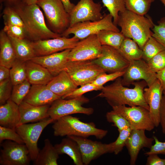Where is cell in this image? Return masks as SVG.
Here are the masks:
<instances>
[{"label": "cell", "mask_w": 165, "mask_h": 165, "mask_svg": "<svg viewBox=\"0 0 165 165\" xmlns=\"http://www.w3.org/2000/svg\"><path fill=\"white\" fill-rule=\"evenodd\" d=\"M112 84L103 86L97 97L105 98L112 107L127 105L129 106H139L149 110L144 94V88L147 86L144 80L133 83L134 87L129 88L124 86L119 77Z\"/></svg>", "instance_id": "cell-1"}, {"label": "cell", "mask_w": 165, "mask_h": 165, "mask_svg": "<svg viewBox=\"0 0 165 165\" xmlns=\"http://www.w3.org/2000/svg\"><path fill=\"white\" fill-rule=\"evenodd\" d=\"M13 6L24 23L27 35L31 41L54 38L62 36L47 26L43 14L37 4L26 5L20 3Z\"/></svg>", "instance_id": "cell-2"}, {"label": "cell", "mask_w": 165, "mask_h": 165, "mask_svg": "<svg viewBox=\"0 0 165 165\" xmlns=\"http://www.w3.org/2000/svg\"><path fill=\"white\" fill-rule=\"evenodd\" d=\"M154 25L149 16L139 15L127 9L119 13L117 23L125 37L133 40L142 50L152 36L151 29Z\"/></svg>", "instance_id": "cell-3"}, {"label": "cell", "mask_w": 165, "mask_h": 165, "mask_svg": "<svg viewBox=\"0 0 165 165\" xmlns=\"http://www.w3.org/2000/svg\"><path fill=\"white\" fill-rule=\"evenodd\" d=\"M52 127L56 136L73 135L87 138L93 136L101 139L108 132L106 130L97 128L93 122H84L71 115L58 119L55 121Z\"/></svg>", "instance_id": "cell-4"}, {"label": "cell", "mask_w": 165, "mask_h": 165, "mask_svg": "<svg viewBox=\"0 0 165 165\" xmlns=\"http://www.w3.org/2000/svg\"><path fill=\"white\" fill-rule=\"evenodd\" d=\"M36 4L43 10L51 30L61 34L69 27V14L61 0H38Z\"/></svg>", "instance_id": "cell-5"}, {"label": "cell", "mask_w": 165, "mask_h": 165, "mask_svg": "<svg viewBox=\"0 0 165 165\" xmlns=\"http://www.w3.org/2000/svg\"><path fill=\"white\" fill-rule=\"evenodd\" d=\"M63 70L78 86L91 83L99 75L106 72L93 60L68 61Z\"/></svg>", "instance_id": "cell-6"}, {"label": "cell", "mask_w": 165, "mask_h": 165, "mask_svg": "<svg viewBox=\"0 0 165 165\" xmlns=\"http://www.w3.org/2000/svg\"><path fill=\"white\" fill-rule=\"evenodd\" d=\"M104 30L120 32L113 23L112 16L109 14H105L103 17L98 20L86 21L77 23L69 27L61 36L67 37L72 34L80 40L93 35H97Z\"/></svg>", "instance_id": "cell-7"}, {"label": "cell", "mask_w": 165, "mask_h": 165, "mask_svg": "<svg viewBox=\"0 0 165 165\" xmlns=\"http://www.w3.org/2000/svg\"><path fill=\"white\" fill-rule=\"evenodd\" d=\"M89 100L83 96L66 100L61 97L54 101L50 105L48 113L50 117L54 121L67 115L81 113L90 115L94 112L92 108L82 106Z\"/></svg>", "instance_id": "cell-8"}, {"label": "cell", "mask_w": 165, "mask_h": 165, "mask_svg": "<svg viewBox=\"0 0 165 165\" xmlns=\"http://www.w3.org/2000/svg\"><path fill=\"white\" fill-rule=\"evenodd\" d=\"M55 121L49 117L36 123L19 125L15 128L28 148L31 160L34 161L36 159L40 151L38 142L42 131L48 125Z\"/></svg>", "instance_id": "cell-9"}, {"label": "cell", "mask_w": 165, "mask_h": 165, "mask_svg": "<svg viewBox=\"0 0 165 165\" xmlns=\"http://www.w3.org/2000/svg\"><path fill=\"white\" fill-rule=\"evenodd\" d=\"M112 109L123 117L129 123L132 130L150 131L155 127L149 111L139 106L127 107L126 105L112 107Z\"/></svg>", "instance_id": "cell-10"}, {"label": "cell", "mask_w": 165, "mask_h": 165, "mask_svg": "<svg viewBox=\"0 0 165 165\" xmlns=\"http://www.w3.org/2000/svg\"><path fill=\"white\" fill-rule=\"evenodd\" d=\"M102 45L97 35H93L80 40L71 49L68 61L92 60L99 57L101 54Z\"/></svg>", "instance_id": "cell-11"}, {"label": "cell", "mask_w": 165, "mask_h": 165, "mask_svg": "<svg viewBox=\"0 0 165 165\" xmlns=\"http://www.w3.org/2000/svg\"><path fill=\"white\" fill-rule=\"evenodd\" d=\"M0 164L28 165L31 160L28 148L24 144L8 140L2 144Z\"/></svg>", "instance_id": "cell-12"}, {"label": "cell", "mask_w": 165, "mask_h": 165, "mask_svg": "<svg viewBox=\"0 0 165 165\" xmlns=\"http://www.w3.org/2000/svg\"><path fill=\"white\" fill-rule=\"evenodd\" d=\"M156 74L142 59L131 61L122 76V83L124 86H129L135 81L141 79L149 87L157 79Z\"/></svg>", "instance_id": "cell-13"}, {"label": "cell", "mask_w": 165, "mask_h": 165, "mask_svg": "<svg viewBox=\"0 0 165 165\" xmlns=\"http://www.w3.org/2000/svg\"><path fill=\"white\" fill-rule=\"evenodd\" d=\"M102 7L99 3L93 0H80L69 13L70 25L86 21H95L102 19Z\"/></svg>", "instance_id": "cell-14"}, {"label": "cell", "mask_w": 165, "mask_h": 165, "mask_svg": "<svg viewBox=\"0 0 165 165\" xmlns=\"http://www.w3.org/2000/svg\"><path fill=\"white\" fill-rule=\"evenodd\" d=\"M80 40L75 36H65L37 41H31L36 57L50 54L68 49H72Z\"/></svg>", "instance_id": "cell-15"}, {"label": "cell", "mask_w": 165, "mask_h": 165, "mask_svg": "<svg viewBox=\"0 0 165 165\" xmlns=\"http://www.w3.org/2000/svg\"><path fill=\"white\" fill-rule=\"evenodd\" d=\"M93 61L105 72L110 73L125 71L129 64L118 50L106 45L102 46L101 56Z\"/></svg>", "instance_id": "cell-16"}, {"label": "cell", "mask_w": 165, "mask_h": 165, "mask_svg": "<svg viewBox=\"0 0 165 165\" xmlns=\"http://www.w3.org/2000/svg\"><path fill=\"white\" fill-rule=\"evenodd\" d=\"M75 141L79 146L83 165H88L91 162L101 155L112 153L111 143L103 144L93 141L87 138L75 136H68Z\"/></svg>", "instance_id": "cell-17"}, {"label": "cell", "mask_w": 165, "mask_h": 165, "mask_svg": "<svg viewBox=\"0 0 165 165\" xmlns=\"http://www.w3.org/2000/svg\"><path fill=\"white\" fill-rule=\"evenodd\" d=\"M163 90L159 80L144 90L145 100L149 107L151 118L155 127L160 124V111Z\"/></svg>", "instance_id": "cell-18"}, {"label": "cell", "mask_w": 165, "mask_h": 165, "mask_svg": "<svg viewBox=\"0 0 165 165\" xmlns=\"http://www.w3.org/2000/svg\"><path fill=\"white\" fill-rule=\"evenodd\" d=\"M144 130L133 129L126 142L125 146L130 156V164L135 165L140 150L144 148H150L154 140L149 138Z\"/></svg>", "instance_id": "cell-19"}, {"label": "cell", "mask_w": 165, "mask_h": 165, "mask_svg": "<svg viewBox=\"0 0 165 165\" xmlns=\"http://www.w3.org/2000/svg\"><path fill=\"white\" fill-rule=\"evenodd\" d=\"M71 49L50 54L35 57L31 60L47 69L54 77L63 70Z\"/></svg>", "instance_id": "cell-20"}, {"label": "cell", "mask_w": 165, "mask_h": 165, "mask_svg": "<svg viewBox=\"0 0 165 165\" xmlns=\"http://www.w3.org/2000/svg\"><path fill=\"white\" fill-rule=\"evenodd\" d=\"M61 97L52 92L46 85H32L23 101L31 105L41 106L51 105Z\"/></svg>", "instance_id": "cell-21"}, {"label": "cell", "mask_w": 165, "mask_h": 165, "mask_svg": "<svg viewBox=\"0 0 165 165\" xmlns=\"http://www.w3.org/2000/svg\"><path fill=\"white\" fill-rule=\"evenodd\" d=\"M19 106L21 117L18 126L50 117L48 111L50 105L36 106L23 101Z\"/></svg>", "instance_id": "cell-22"}, {"label": "cell", "mask_w": 165, "mask_h": 165, "mask_svg": "<svg viewBox=\"0 0 165 165\" xmlns=\"http://www.w3.org/2000/svg\"><path fill=\"white\" fill-rule=\"evenodd\" d=\"M19 105L9 99L0 106V126L15 129L20 120Z\"/></svg>", "instance_id": "cell-23"}, {"label": "cell", "mask_w": 165, "mask_h": 165, "mask_svg": "<svg viewBox=\"0 0 165 165\" xmlns=\"http://www.w3.org/2000/svg\"><path fill=\"white\" fill-rule=\"evenodd\" d=\"M46 86L54 94L61 97L71 93L78 86L64 70L53 77Z\"/></svg>", "instance_id": "cell-24"}, {"label": "cell", "mask_w": 165, "mask_h": 165, "mask_svg": "<svg viewBox=\"0 0 165 165\" xmlns=\"http://www.w3.org/2000/svg\"><path fill=\"white\" fill-rule=\"evenodd\" d=\"M25 64L27 79L31 85H47L54 77L47 69L31 60Z\"/></svg>", "instance_id": "cell-25"}, {"label": "cell", "mask_w": 165, "mask_h": 165, "mask_svg": "<svg viewBox=\"0 0 165 165\" xmlns=\"http://www.w3.org/2000/svg\"><path fill=\"white\" fill-rule=\"evenodd\" d=\"M16 59L10 39L2 29L0 32V65L10 69Z\"/></svg>", "instance_id": "cell-26"}, {"label": "cell", "mask_w": 165, "mask_h": 165, "mask_svg": "<svg viewBox=\"0 0 165 165\" xmlns=\"http://www.w3.org/2000/svg\"><path fill=\"white\" fill-rule=\"evenodd\" d=\"M59 155L66 154L73 160L76 165H83L82 155L77 142L67 136L63 138L61 142L54 145Z\"/></svg>", "instance_id": "cell-27"}, {"label": "cell", "mask_w": 165, "mask_h": 165, "mask_svg": "<svg viewBox=\"0 0 165 165\" xmlns=\"http://www.w3.org/2000/svg\"><path fill=\"white\" fill-rule=\"evenodd\" d=\"M44 145L40 150L36 159L34 161L35 165H57L59 155L54 146L49 139L44 141Z\"/></svg>", "instance_id": "cell-28"}, {"label": "cell", "mask_w": 165, "mask_h": 165, "mask_svg": "<svg viewBox=\"0 0 165 165\" xmlns=\"http://www.w3.org/2000/svg\"><path fill=\"white\" fill-rule=\"evenodd\" d=\"M14 48L17 59L24 61L36 57L31 41L9 36Z\"/></svg>", "instance_id": "cell-29"}, {"label": "cell", "mask_w": 165, "mask_h": 165, "mask_svg": "<svg viewBox=\"0 0 165 165\" xmlns=\"http://www.w3.org/2000/svg\"><path fill=\"white\" fill-rule=\"evenodd\" d=\"M121 55L129 62L142 59V50L132 39L125 38L118 50Z\"/></svg>", "instance_id": "cell-30"}, {"label": "cell", "mask_w": 165, "mask_h": 165, "mask_svg": "<svg viewBox=\"0 0 165 165\" xmlns=\"http://www.w3.org/2000/svg\"><path fill=\"white\" fill-rule=\"evenodd\" d=\"M98 39L102 45L111 46L119 50L125 38L120 32L112 30H102L97 34Z\"/></svg>", "instance_id": "cell-31"}, {"label": "cell", "mask_w": 165, "mask_h": 165, "mask_svg": "<svg viewBox=\"0 0 165 165\" xmlns=\"http://www.w3.org/2000/svg\"><path fill=\"white\" fill-rule=\"evenodd\" d=\"M25 62L16 59L10 69V78L13 85L27 79Z\"/></svg>", "instance_id": "cell-32"}, {"label": "cell", "mask_w": 165, "mask_h": 165, "mask_svg": "<svg viewBox=\"0 0 165 165\" xmlns=\"http://www.w3.org/2000/svg\"><path fill=\"white\" fill-rule=\"evenodd\" d=\"M165 50L163 47L152 36L146 41L142 50V59L147 63L160 52Z\"/></svg>", "instance_id": "cell-33"}, {"label": "cell", "mask_w": 165, "mask_h": 165, "mask_svg": "<svg viewBox=\"0 0 165 165\" xmlns=\"http://www.w3.org/2000/svg\"><path fill=\"white\" fill-rule=\"evenodd\" d=\"M155 0H124L127 9L141 15H145Z\"/></svg>", "instance_id": "cell-34"}, {"label": "cell", "mask_w": 165, "mask_h": 165, "mask_svg": "<svg viewBox=\"0 0 165 165\" xmlns=\"http://www.w3.org/2000/svg\"><path fill=\"white\" fill-rule=\"evenodd\" d=\"M103 6L106 7L109 13L112 16L114 24L117 23L120 12L127 9L124 0H102Z\"/></svg>", "instance_id": "cell-35"}, {"label": "cell", "mask_w": 165, "mask_h": 165, "mask_svg": "<svg viewBox=\"0 0 165 165\" xmlns=\"http://www.w3.org/2000/svg\"><path fill=\"white\" fill-rule=\"evenodd\" d=\"M31 85L27 79L21 83L13 85L11 99L19 105L28 93Z\"/></svg>", "instance_id": "cell-36"}, {"label": "cell", "mask_w": 165, "mask_h": 165, "mask_svg": "<svg viewBox=\"0 0 165 165\" xmlns=\"http://www.w3.org/2000/svg\"><path fill=\"white\" fill-rule=\"evenodd\" d=\"M3 17L5 25H16L24 28L22 19L13 6H7L5 8Z\"/></svg>", "instance_id": "cell-37"}, {"label": "cell", "mask_w": 165, "mask_h": 165, "mask_svg": "<svg viewBox=\"0 0 165 165\" xmlns=\"http://www.w3.org/2000/svg\"><path fill=\"white\" fill-rule=\"evenodd\" d=\"M132 130L130 127H128L119 131V134L117 138L111 143L112 153L117 155L122 151Z\"/></svg>", "instance_id": "cell-38"}, {"label": "cell", "mask_w": 165, "mask_h": 165, "mask_svg": "<svg viewBox=\"0 0 165 165\" xmlns=\"http://www.w3.org/2000/svg\"><path fill=\"white\" fill-rule=\"evenodd\" d=\"M106 117L108 122L113 123V125L117 128L118 131L126 128L130 127L128 121L113 110L106 113Z\"/></svg>", "instance_id": "cell-39"}, {"label": "cell", "mask_w": 165, "mask_h": 165, "mask_svg": "<svg viewBox=\"0 0 165 165\" xmlns=\"http://www.w3.org/2000/svg\"><path fill=\"white\" fill-rule=\"evenodd\" d=\"M5 140L12 141L20 144H24L15 129L0 126V143Z\"/></svg>", "instance_id": "cell-40"}, {"label": "cell", "mask_w": 165, "mask_h": 165, "mask_svg": "<svg viewBox=\"0 0 165 165\" xmlns=\"http://www.w3.org/2000/svg\"><path fill=\"white\" fill-rule=\"evenodd\" d=\"M103 87L96 86L92 83H89L77 88L71 93L64 96L63 99H70L75 98L83 95L84 94L93 90H101Z\"/></svg>", "instance_id": "cell-41"}, {"label": "cell", "mask_w": 165, "mask_h": 165, "mask_svg": "<svg viewBox=\"0 0 165 165\" xmlns=\"http://www.w3.org/2000/svg\"><path fill=\"white\" fill-rule=\"evenodd\" d=\"M152 36L158 42L165 50V17L161 18L152 29Z\"/></svg>", "instance_id": "cell-42"}, {"label": "cell", "mask_w": 165, "mask_h": 165, "mask_svg": "<svg viewBox=\"0 0 165 165\" xmlns=\"http://www.w3.org/2000/svg\"><path fill=\"white\" fill-rule=\"evenodd\" d=\"M147 63L151 69L156 73L165 68V50L155 55Z\"/></svg>", "instance_id": "cell-43"}, {"label": "cell", "mask_w": 165, "mask_h": 165, "mask_svg": "<svg viewBox=\"0 0 165 165\" xmlns=\"http://www.w3.org/2000/svg\"><path fill=\"white\" fill-rule=\"evenodd\" d=\"M13 86L10 78L0 82V105L10 98Z\"/></svg>", "instance_id": "cell-44"}, {"label": "cell", "mask_w": 165, "mask_h": 165, "mask_svg": "<svg viewBox=\"0 0 165 165\" xmlns=\"http://www.w3.org/2000/svg\"><path fill=\"white\" fill-rule=\"evenodd\" d=\"M125 71L118 72L109 74H107L105 72L99 75L91 83L97 86L103 87V85L107 82L122 77Z\"/></svg>", "instance_id": "cell-45"}, {"label": "cell", "mask_w": 165, "mask_h": 165, "mask_svg": "<svg viewBox=\"0 0 165 165\" xmlns=\"http://www.w3.org/2000/svg\"><path fill=\"white\" fill-rule=\"evenodd\" d=\"M9 37L18 39H24L27 36L24 28L16 25H5L3 29Z\"/></svg>", "instance_id": "cell-46"}, {"label": "cell", "mask_w": 165, "mask_h": 165, "mask_svg": "<svg viewBox=\"0 0 165 165\" xmlns=\"http://www.w3.org/2000/svg\"><path fill=\"white\" fill-rule=\"evenodd\" d=\"M153 137L155 143L152 145L149 151L145 152L144 154L147 156L152 154L165 155V142L160 141L155 136Z\"/></svg>", "instance_id": "cell-47"}, {"label": "cell", "mask_w": 165, "mask_h": 165, "mask_svg": "<svg viewBox=\"0 0 165 165\" xmlns=\"http://www.w3.org/2000/svg\"><path fill=\"white\" fill-rule=\"evenodd\" d=\"M147 158V165H165V158H160L156 154L148 155Z\"/></svg>", "instance_id": "cell-48"}, {"label": "cell", "mask_w": 165, "mask_h": 165, "mask_svg": "<svg viewBox=\"0 0 165 165\" xmlns=\"http://www.w3.org/2000/svg\"><path fill=\"white\" fill-rule=\"evenodd\" d=\"M160 124L163 133L165 134V95H163L160 111Z\"/></svg>", "instance_id": "cell-49"}, {"label": "cell", "mask_w": 165, "mask_h": 165, "mask_svg": "<svg viewBox=\"0 0 165 165\" xmlns=\"http://www.w3.org/2000/svg\"><path fill=\"white\" fill-rule=\"evenodd\" d=\"M10 69L5 66L0 65V82L10 78Z\"/></svg>", "instance_id": "cell-50"}, {"label": "cell", "mask_w": 165, "mask_h": 165, "mask_svg": "<svg viewBox=\"0 0 165 165\" xmlns=\"http://www.w3.org/2000/svg\"><path fill=\"white\" fill-rule=\"evenodd\" d=\"M156 77L160 81L163 91L165 90V68L156 73Z\"/></svg>", "instance_id": "cell-51"}, {"label": "cell", "mask_w": 165, "mask_h": 165, "mask_svg": "<svg viewBox=\"0 0 165 165\" xmlns=\"http://www.w3.org/2000/svg\"><path fill=\"white\" fill-rule=\"evenodd\" d=\"M63 3L66 11L69 14L75 5L71 3L69 0H61Z\"/></svg>", "instance_id": "cell-52"}, {"label": "cell", "mask_w": 165, "mask_h": 165, "mask_svg": "<svg viewBox=\"0 0 165 165\" xmlns=\"http://www.w3.org/2000/svg\"><path fill=\"white\" fill-rule=\"evenodd\" d=\"M0 2H5L7 6H14L20 3L21 0H0Z\"/></svg>", "instance_id": "cell-53"}, {"label": "cell", "mask_w": 165, "mask_h": 165, "mask_svg": "<svg viewBox=\"0 0 165 165\" xmlns=\"http://www.w3.org/2000/svg\"><path fill=\"white\" fill-rule=\"evenodd\" d=\"M38 0H21L20 2L24 5H29L36 4Z\"/></svg>", "instance_id": "cell-54"}, {"label": "cell", "mask_w": 165, "mask_h": 165, "mask_svg": "<svg viewBox=\"0 0 165 165\" xmlns=\"http://www.w3.org/2000/svg\"><path fill=\"white\" fill-rule=\"evenodd\" d=\"M160 0L165 6V0Z\"/></svg>", "instance_id": "cell-55"}, {"label": "cell", "mask_w": 165, "mask_h": 165, "mask_svg": "<svg viewBox=\"0 0 165 165\" xmlns=\"http://www.w3.org/2000/svg\"><path fill=\"white\" fill-rule=\"evenodd\" d=\"M163 95H165V90L163 91Z\"/></svg>", "instance_id": "cell-56"}]
</instances>
